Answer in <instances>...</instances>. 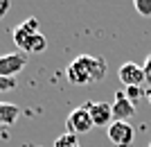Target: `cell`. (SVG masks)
I'll use <instances>...</instances> for the list:
<instances>
[{
  "instance_id": "52a82bcc",
  "label": "cell",
  "mask_w": 151,
  "mask_h": 147,
  "mask_svg": "<svg viewBox=\"0 0 151 147\" xmlns=\"http://www.w3.org/2000/svg\"><path fill=\"white\" fill-rule=\"evenodd\" d=\"M117 77H120V82L124 84V86H140V84L147 79L145 70H142V66L133 64V61L122 64L120 70H117Z\"/></svg>"
},
{
  "instance_id": "ba28073f",
  "label": "cell",
  "mask_w": 151,
  "mask_h": 147,
  "mask_svg": "<svg viewBox=\"0 0 151 147\" xmlns=\"http://www.w3.org/2000/svg\"><path fill=\"white\" fill-rule=\"evenodd\" d=\"M135 115V104L124 95V91L115 95V102H113V120L117 122H129V118Z\"/></svg>"
},
{
  "instance_id": "5b68a950",
  "label": "cell",
  "mask_w": 151,
  "mask_h": 147,
  "mask_svg": "<svg viewBox=\"0 0 151 147\" xmlns=\"http://www.w3.org/2000/svg\"><path fill=\"white\" fill-rule=\"evenodd\" d=\"M25 66H27V54L25 52L5 54V57H0V77H16Z\"/></svg>"
},
{
  "instance_id": "ac0fdd59",
  "label": "cell",
  "mask_w": 151,
  "mask_h": 147,
  "mask_svg": "<svg viewBox=\"0 0 151 147\" xmlns=\"http://www.w3.org/2000/svg\"><path fill=\"white\" fill-rule=\"evenodd\" d=\"M149 147H151V143H149Z\"/></svg>"
},
{
  "instance_id": "30bf717a",
  "label": "cell",
  "mask_w": 151,
  "mask_h": 147,
  "mask_svg": "<svg viewBox=\"0 0 151 147\" xmlns=\"http://www.w3.org/2000/svg\"><path fill=\"white\" fill-rule=\"evenodd\" d=\"M45 48H47V38L43 36V34L38 32V34H34V36L27 41V45H25V54L27 52H32V54H41V52H45Z\"/></svg>"
},
{
  "instance_id": "5bb4252c",
  "label": "cell",
  "mask_w": 151,
  "mask_h": 147,
  "mask_svg": "<svg viewBox=\"0 0 151 147\" xmlns=\"http://www.w3.org/2000/svg\"><path fill=\"white\" fill-rule=\"evenodd\" d=\"M16 88V77H0V93Z\"/></svg>"
},
{
  "instance_id": "9a60e30c",
  "label": "cell",
  "mask_w": 151,
  "mask_h": 147,
  "mask_svg": "<svg viewBox=\"0 0 151 147\" xmlns=\"http://www.w3.org/2000/svg\"><path fill=\"white\" fill-rule=\"evenodd\" d=\"M142 70H145V75H147V79H151V54L145 59V64H142Z\"/></svg>"
},
{
  "instance_id": "277c9868",
  "label": "cell",
  "mask_w": 151,
  "mask_h": 147,
  "mask_svg": "<svg viewBox=\"0 0 151 147\" xmlns=\"http://www.w3.org/2000/svg\"><path fill=\"white\" fill-rule=\"evenodd\" d=\"M41 30H38V18H27V20H23L20 25H16L14 27V32H12V38H14V43H16V48H18L20 52L25 50V45H27V41H29L34 34H38Z\"/></svg>"
},
{
  "instance_id": "6da1fadb",
  "label": "cell",
  "mask_w": 151,
  "mask_h": 147,
  "mask_svg": "<svg viewBox=\"0 0 151 147\" xmlns=\"http://www.w3.org/2000/svg\"><path fill=\"white\" fill-rule=\"evenodd\" d=\"M106 59L99 54H79L68 64L65 68V79L75 86H86V84L101 82L106 77Z\"/></svg>"
},
{
  "instance_id": "8fae6325",
  "label": "cell",
  "mask_w": 151,
  "mask_h": 147,
  "mask_svg": "<svg viewBox=\"0 0 151 147\" xmlns=\"http://www.w3.org/2000/svg\"><path fill=\"white\" fill-rule=\"evenodd\" d=\"M54 147H81L79 145V136H75V134H61V136H57V140H54Z\"/></svg>"
},
{
  "instance_id": "2e32d148",
  "label": "cell",
  "mask_w": 151,
  "mask_h": 147,
  "mask_svg": "<svg viewBox=\"0 0 151 147\" xmlns=\"http://www.w3.org/2000/svg\"><path fill=\"white\" fill-rule=\"evenodd\" d=\"M9 7H12V0H0V18L9 12Z\"/></svg>"
},
{
  "instance_id": "8992f818",
  "label": "cell",
  "mask_w": 151,
  "mask_h": 147,
  "mask_svg": "<svg viewBox=\"0 0 151 147\" xmlns=\"http://www.w3.org/2000/svg\"><path fill=\"white\" fill-rule=\"evenodd\" d=\"M90 118L95 127H108L113 122V104L108 102H86Z\"/></svg>"
},
{
  "instance_id": "3957f363",
  "label": "cell",
  "mask_w": 151,
  "mask_h": 147,
  "mask_svg": "<svg viewBox=\"0 0 151 147\" xmlns=\"http://www.w3.org/2000/svg\"><path fill=\"white\" fill-rule=\"evenodd\" d=\"M106 134H108V140L113 143V145H117V147H129V145L133 143V138H135V129H133V125H129V122H117V120H113L111 125H108Z\"/></svg>"
},
{
  "instance_id": "7a4b0ae2",
  "label": "cell",
  "mask_w": 151,
  "mask_h": 147,
  "mask_svg": "<svg viewBox=\"0 0 151 147\" xmlns=\"http://www.w3.org/2000/svg\"><path fill=\"white\" fill-rule=\"evenodd\" d=\"M93 118H90L88 109L86 106H79V109H75L72 113L68 115V120H65V129H68V134H88L90 129H93Z\"/></svg>"
},
{
  "instance_id": "4fadbf2b",
  "label": "cell",
  "mask_w": 151,
  "mask_h": 147,
  "mask_svg": "<svg viewBox=\"0 0 151 147\" xmlns=\"http://www.w3.org/2000/svg\"><path fill=\"white\" fill-rule=\"evenodd\" d=\"M124 95L129 97V100H131L133 104H135V102L140 100V97L145 95V93H142V88H140V86H126V88H124Z\"/></svg>"
},
{
  "instance_id": "9c48e42d",
  "label": "cell",
  "mask_w": 151,
  "mask_h": 147,
  "mask_svg": "<svg viewBox=\"0 0 151 147\" xmlns=\"http://www.w3.org/2000/svg\"><path fill=\"white\" fill-rule=\"evenodd\" d=\"M20 118V106L12 102H0V127H12Z\"/></svg>"
},
{
  "instance_id": "7c38bea8",
  "label": "cell",
  "mask_w": 151,
  "mask_h": 147,
  "mask_svg": "<svg viewBox=\"0 0 151 147\" xmlns=\"http://www.w3.org/2000/svg\"><path fill=\"white\" fill-rule=\"evenodd\" d=\"M133 7L140 16L145 18H151V0H133Z\"/></svg>"
},
{
  "instance_id": "e0dca14e",
  "label": "cell",
  "mask_w": 151,
  "mask_h": 147,
  "mask_svg": "<svg viewBox=\"0 0 151 147\" xmlns=\"http://www.w3.org/2000/svg\"><path fill=\"white\" fill-rule=\"evenodd\" d=\"M147 100H149V104H151V88L147 91Z\"/></svg>"
}]
</instances>
